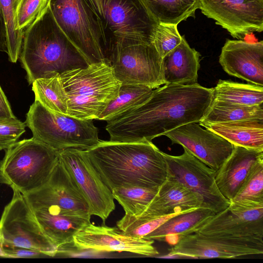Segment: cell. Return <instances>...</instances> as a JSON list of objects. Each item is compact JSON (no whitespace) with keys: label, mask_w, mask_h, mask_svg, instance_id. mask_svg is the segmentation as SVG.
Masks as SVG:
<instances>
[{"label":"cell","mask_w":263,"mask_h":263,"mask_svg":"<svg viewBox=\"0 0 263 263\" xmlns=\"http://www.w3.org/2000/svg\"><path fill=\"white\" fill-rule=\"evenodd\" d=\"M195 232L263 238V206H247L231 202L227 208L196 227L193 231Z\"/></svg>","instance_id":"cell-18"},{"label":"cell","mask_w":263,"mask_h":263,"mask_svg":"<svg viewBox=\"0 0 263 263\" xmlns=\"http://www.w3.org/2000/svg\"><path fill=\"white\" fill-rule=\"evenodd\" d=\"M159 188L123 186L113 189L111 192L125 214L138 216L155 197Z\"/></svg>","instance_id":"cell-31"},{"label":"cell","mask_w":263,"mask_h":263,"mask_svg":"<svg viewBox=\"0 0 263 263\" xmlns=\"http://www.w3.org/2000/svg\"><path fill=\"white\" fill-rule=\"evenodd\" d=\"M154 240L128 236L116 227L88 223L73 236V245L79 250L127 252L144 256L159 254Z\"/></svg>","instance_id":"cell-16"},{"label":"cell","mask_w":263,"mask_h":263,"mask_svg":"<svg viewBox=\"0 0 263 263\" xmlns=\"http://www.w3.org/2000/svg\"><path fill=\"white\" fill-rule=\"evenodd\" d=\"M68 97L67 115L98 119L119 94L121 86L107 61L88 65L60 74Z\"/></svg>","instance_id":"cell-5"},{"label":"cell","mask_w":263,"mask_h":263,"mask_svg":"<svg viewBox=\"0 0 263 263\" xmlns=\"http://www.w3.org/2000/svg\"><path fill=\"white\" fill-rule=\"evenodd\" d=\"M106 61L121 84L144 85L153 89L164 84L162 59L153 43L121 47Z\"/></svg>","instance_id":"cell-9"},{"label":"cell","mask_w":263,"mask_h":263,"mask_svg":"<svg viewBox=\"0 0 263 263\" xmlns=\"http://www.w3.org/2000/svg\"><path fill=\"white\" fill-rule=\"evenodd\" d=\"M24 196L31 209L55 206L63 214L90 220L88 205L59 157L47 181Z\"/></svg>","instance_id":"cell-13"},{"label":"cell","mask_w":263,"mask_h":263,"mask_svg":"<svg viewBox=\"0 0 263 263\" xmlns=\"http://www.w3.org/2000/svg\"><path fill=\"white\" fill-rule=\"evenodd\" d=\"M49 6L58 26L88 65L106 61L82 0H49Z\"/></svg>","instance_id":"cell-10"},{"label":"cell","mask_w":263,"mask_h":263,"mask_svg":"<svg viewBox=\"0 0 263 263\" xmlns=\"http://www.w3.org/2000/svg\"><path fill=\"white\" fill-rule=\"evenodd\" d=\"M199 125L223 137L233 145L263 151V120L199 122Z\"/></svg>","instance_id":"cell-24"},{"label":"cell","mask_w":263,"mask_h":263,"mask_svg":"<svg viewBox=\"0 0 263 263\" xmlns=\"http://www.w3.org/2000/svg\"><path fill=\"white\" fill-rule=\"evenodd\" d=\"M13 191L0 219V246L22 247L54 256L58 248L44 234L24 195Z\"/></svg>","instance_id":"cell-8"},{"label":"cell","mask_w":263,"mask_h":263,"mask_svg":"<svg viewBox=\"0 0 263 263\" xmlns=\"http://www.w3.org/2000/svg\"><path fill=\"white\" fill-rule=\"evenodd\" d=\"M213 91V88L198 83L164 84L154 89L140 106L107 121L109 140L152 141L183 125L199 123L212 102Z\"/></svg>","instance_id":"cell-1"},{"label":"cell","mask_w":263,"mask_h":263,"mask_svg":"<svg viewBox=\"0 0 263 263\" xmlns=\"http://www.w3.org/2000/svg\"><path fill=\"white\" fill-rule=\"evenodd\" d=\"M25 123L32 138L58 152L68 148L87 151L100 141L92 120L52 111L36 100L30 106Z\"/></svg>","instance_id":"cell-7"},{"label":"cell","mask_w":263,"mask_h":263,"mask_svg":"<svg viewBox=\"0 0 263 263\" xmlns=\"http://www.w3.org/2000/svg\"><path fill=\"white\" fill-rule=\"evenodd\" d=\"M219 63L228 74L263 86V41L227 40Z\"/></svg>","instance_id":"cell-19"},{"label":"cell","mask_w":263,"mask_h":263,"mask_svg":"<svg viewBox=\"0 0 263 263\" xmlns=\"http://www.w3.org/2000/svg\"><path fill=\"white\" fill-rule=\"evenodd\" d=\"M198 9L238 40L263 30V0H199Z\"/></svg>","instance_id":"cell-15"},{"label":"cell","mask_w":263,"mask_h":263,"mask_svg":"<svg viewBox=\"0 0 263 263\" xmlns=\"http://www.w3.org/2000/svg\"><path fill=\"white\" fill-rule=\"evenodd\" d=\"M263 151L234 145L229 157L216 171L215 182L221 194L231 201L260 158Z\"/></svg>","instance_id":"cell-21"},{"label":"cell","mask_w":263,"mask_h":263,"mask_svg":"<svg viewBox=\"0 0 263 263\" xmlns=\"http://www.w3.org/2000/svg\"><path fill=\"white\" fill-rule=\"evenodd\" d=\"M199 208L209 209L202 196L167 173L166 180L155 197L143 212L136 217L149 219Z\"/></svg>","instance_id":"cell-20"},{"label":"cell","mask_w":263,"mask_h":263,"mask_svg":"<svg viewBox=\"0 0 263 263\" xmlns=\"http://www.w3.org/2000/svg\"><path fill=\"white\" fill-rule=\"evenodd\" d=\"M172 144L181 145L216 171L232 153L234 145L196 122L189 123L164 134Z\"/></svg>","instance_id":"cell-17"},{"label":"cell","mask_w":263,"mask_h":263,"mask_svg":"<svg viewBox=\"0 0 263 263\" xmlns=\"http://www.w3.org/2000/svg\"><path fill=\"white\" fill-rule=\"evenodd\" d=\"M59 159L71 174L86 201L90 215L103 222L115 209L111 191L92 165L86 151L68 148L59 152Z\"/></svg>","instance_id":"cell-12"},{"label":"cell","mask_w":263,"mask_h":263,"mask_svg":"<svg viewBox=\"0 0 263 263\" xmlns=\"http://www.w3.org/2000/svg\"><path fill=\"white\" fill-rule=\"evenodd\" d=\"M32 210L44 234L58 248V253L66 245L72 244L74 235L90 222L89 219L63 214L55 206Z\"/></svg>","instance_id":"cell-22"},{"label":"cell","mask_w":263,"mask_h":263,"mask_svg":"<svg viewBox=\"0 0 263 263\" xmlns=\"http://www.w3.org/2000/svg\"><path fill=\"white\" fill-rule=\"evenodd\" d=\"M0 51L7 53V41L5 24L0 2Z\"/></svg>","instance_id":"cell-40"},{"label":"cell","mask_w":263,"mask_h":263,"mask_svg":"<svg viewBox=\"0 0 263 263\" xmlns=\"http://www.w3.org/2000/svg\"><path fill=\"white\" fill-rule=\"evenodd\" d=\"M191 211H183L149 219H142L134 215L125 213L124 216L117 221V226L124 234L128 236L143 238L170 218Z\"/></svg>","instance_id":"cell-34"},{"label":"cell","mask_w":263,"mask_h":263,"mask_svg":"<svg viewBox=\"0 0 263 263\" xmlns=\"http://www.w3.org/2000/svg\"><path fill=\"white\" fill-rule=\"evenodd\" d=\"M59 157V152L33 138L17 141L0 161V183L30 193L47 181Z\"/></svg>","instance_id":"cell-6"},{"label":"cell","mask_w":263,"mask_h":263,"mask_svg":"<svg viewBox=\"0 0 263 263\" xmlns=\"http://www.w3.org/2000/svg\"><path fill=\"white\" fill-rule=\"evenodd\" d=\"M263 254L262 238L235 237L195 232L179 237L169 254L200 258H232Z\"/></svg>","instance_id":"cell-11"},{"label":"cell","mask_w":263,"mask_h":263,"mask_svg":"<svg viewBox=\"0 0 263 263\" xmlns=\"http://www.w3.org/2000/svg\"><path fill=\"white\" fill-rule=\"evenodd\" d=\"M212 101L245 106L262 104L263 86L219 80L213 88Z\"/></svg>","instance_id":"cell-26"},{"label":"cell","mask_w":263,"mask_h":263,"mask_svg":"<svg viewBox=\"0 0 263 263\" xmlns=\"http://www.w3.org/2000/svg\"><path fill=\"white\" fill-rule=\"evenodd\" d=\"M249 119L263 120L262 104L245 106L212 101L199 123L226 122Z\"/></svg>","instance_id":"cell-30"},{"label":"cell","mask_w":263,"mask_h":263,"mask_svg":"<svg viewBox=\"0 0 263 263\" xmlns=\"http://www.w3.org/2000/svg\"><path fill=\"white\" fill-rule=\"evenodd\" d=\"M159 23L178 25L189 17H195L199 0H142Z\"/></svg>","instance_id":"cell-27"},{"label":"cell","mask_w":263,"mask_h":263,"mask_svg":"<svg viewBox=\"0 0 263 263\" xmlns=\"http://www.w3.org/2000/svg\"><path fill=\"white\" fill-rule=\"evenodd\" d=\"M18 2L19 0H0L6 27L7 53L9 60L14 63L19 58L24 32L18 27Z\"/></svg>","instance_id":"cell-33"},{"label":"cell","mask_w":263,"mask_h":263,"mask_svg":"<svg viewBox=\"0 0 263 263\" xmlns=\"http://www.w3.org/2000/svg\"><path fill=\"white\" fill-rule=\"evenodd\" d=\"M153 90L144 85L121 84L117 97L110 102L98 119L108 121L131 111L144 103Z\"/></svg>","instance_id":"cell-28"},{"label":"cell","mask_w":263,"mask_h":263,"mask_svg":"<svg viewBox=\"0 0 263 263\" xmlns=\"http://www.w3.org/2000/svg\"><path fill=\"white\" fill-rule=\"evenodd\" d=\"M183 149V153L179 156L162 152L167 173L201 195L208 208L215 213L227 208L231 202L221 194L216 185V171Z\"/></svg>","instance_id":"cell-14"},{"label":"cell","mask_w":263,"mask_h":263,"mask_svg":"<svg viewBox=\"0 0 263 263\" xmlns=\"http://www.w3.org/2000/svg\"><path fill=\"white\" fill-rule=\"evenodd\" d=\"M230 202L249 206H263V157L252 167Z\"/></svg>","instance_id":"cell-32"},{"label":"cell","mask_w":263,"mask_h":263,"mask_svg":"<svg viewBox=\"0 0 263 263\" xmlns=\"http://www.w3.org/2000/svg\"><path fill=\"white\" fill-rule=\"evenodd\" d=\"M105 60L129 45L153 43L159 23L142 0H82Z\"/></svg>","instance_id":"cell-4"},{"label":"cell","mask_w":263,"mask_h":263,"mask_svg":"<svg viewBox=\"0 0 263 263\" xmlns=\"http://www.w3.org/2000/svg\"><path fill=\"white\" fill-rule=\"evenodd\" d=\"M215 213L210 209L199 208L176 215L143 238L164 241L177 236L178 240L181 236L193 233L196 227Z\"/></svg>","instance_id":"cell-25"},{"label":"cell","mask_w":263,"mask_h":263,"mask_svg":"<svg viewBox=\"0 0 263 263\" xmlns=\"http://www.w3.org/2000/svg\"><path fill=\"white\" fill-rule=\"evenodd\" d=\"M200 57L182 36L180 44L162 58L164 84L197 83Z\"/></svg>","instance_id":"cell-23"},{"label":"cell","mask_w":263,"mask_h":263,"mask_svg":"<svg viewBox=\"0 0 263 263\" xmlns=\"http://www.w3.org/2000/svg\"><path fill=\"white\" fill-rule=\"evenodd\" d=\"M182 37L177 25L160 23L157 27L153 43L162 59L180 44Z\"/></svg>","instance_id":"cell-35"},{"label":"cell","mask_w":263,"mask_h":263,"mask_svg":"<svg viewBox=\"0 0 263 263\" xmlns=\"http://www.w3.org/2000/svg\"><path fill=\"white\" fill-rule=\"evenodd\" d=\"M86 152L92 165L111 191L130 185L159 187L167 177L162 152L152 141L100 140Z\"/></svg>","instance_id":"cell-2"},{"label":"cell","mask_w":263,"mask_h":263,"mask_svg":"<svg viewBox=\"0 0 263 263\" xmlns=\"http://www.w3.org/2000/svg\"><path fill=\"white\" fill-rule=\"evenodd\" d=\"M19 59L29 84L88 65L58 26L49 5L24 31Z\"/></svg>","instance_id":"cell-3"},{"label":"cell","mask_w":263,"mask_h":263,"mask_svg":"<svg viewBox=\"0 0 263 263\" xmlns=\"http://www.w3.org/2000/svg\"><path fill=\"white\" fill-rule=\"evenodd\" d=\"M31 84L35 100L52 111L67 115L68 97L60 73L36 79Z\"/></svg>","instance_id":"cell-29"},{"label":"cell","mask_w":263,"mask_h":263,"mask_svg":"<svg viewBox=\"0 0 263 263\" xmlns=\"http://www.w3.org/2000/svg\"><path fill=\"white\" fill-rule=\"evenodd\" d=\"M46 256L38 251L29 249L0 246V257L4 258H39Z\"/></svg>","instance_id":"cell-38"},{"label":"cell","mask_w":263,"mask_h":263,"mask_svg":"<svg viewBox=\"0 0 263 263\" xmlns=\"http://www.w3.org/2000/svg\"><path fill=\"white\" fill-rule=\"evenodd\" d=\"M49 0H19L17 16L19 29L24 31L45 10Z\"/></svg>","instance_id":"cell-36"},{"label":"cell","mask_w":263,"mask_h":263,"mask_svg":"<svg viewBox=\"0 0 263 263\" xmlns=\"http://www.w3.org/2000/svg\"><path fill=\"white\" fill-rule=\"evenodd\" d=\"M26 124L16 117L0 120V151L6 149L17 141L25 131Z\"/></svg>","instance_id":"cell-37"},{"label":"cell","mask_w":263,"mask_h":263,"mask_svg":"<svg viewBox=\"0 0 263 263\" xmlns=\"http://www.w3.org/2000/svg\"><path fill=\"white\" fill-rule=\"evenodd\" d=\"M15 117L9 102L0 86V120Z\"/></svg>","instance_id":"cell-39"}]
</instances>
